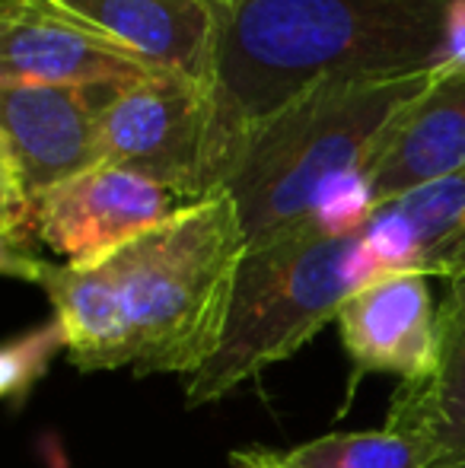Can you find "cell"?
I'll return each mask as SVG.
<instances>
[{"label":"cell","mask_w":465,"mask_h":468,"mask_svg":"<svg viewBox=\"0 0 465 468\" xmlns=\"http://www.w3.org/2000/svg\"><path fill=\"white\" fill-rule=\"evenodd\" d=\"M51 450V456H55V468H64V459H61V452H58V446L55 443H45Z\"/></svg>","instance_id":"d6986e66"},{"label":"cell","mask_w":465,"mask_h":468,"mask_svg":"<svg viewBox=\"0 0 465 468\" xmlns=\"http://www.w3.org/2000/svg\"><path fill=\"white\" fill-rule=\"evenodd\" d=\"M364 239L379 271L456 281L465 271V169L373 210Z\"/></svg>","instance_id":"8fae6325"},{"label":"cell","mask_w":465,"mask_h":468,"mask_svg":"<svg viewBox=\"0 0 465 468\" xmlns=\"http://www.w3.org/2000/svg\"><path fill=\"white\" fill-rule=\"evenodd\" d=\"M440 306H447V309H453V313L465 315V271H462L456 281H449L447 296H443V303H440Z\"/></svg>","instance_id":"ac0fdd59"},{"label":"cell","mask_w":465,"mask_h":468,"mask_svg":"<svg viewBox=\"0 0 465 468\" xmlns=\"http://www.w3.org/2000/svg\"><path fill=\"white\" fill-rule=\"evenodd\" d=\"M211 4H214V6H217V10H220V6H230L233 0H211Z\"/></svg>","instance_id":"ffe728a7"},{"label":"cell","mask_w":465,"mask_h":468,"mask_svg":"<svg viewBox=\"0 0 465 468\" xmlns=\"http://www.w3.org/2000/svg\"><path fill=\"white\" fill-rule=\"evenodd\" d=\"M214 90L175 74L131 83L100 118V163L141 173L192 201L214 195Z\"/></svg>","instance_id":"8992f818"},{"label":"cell","mask_w":465,"mask_h":468,"mask_svg":"<svg viewBox=\"0 0 465 468\" xmlns=\"http://www.w3.org/2000/svg\"><path fill=\"white\" fill-rule=\"evenodd\" d=\"M128 87H0V191L38 197L100 166V118Z\"/></svg>","instance_id":"52a82bcc"},{"label":"cell","mask_w":465,"mask_h":468,"mask_svg":"<svg viewBox=\"0 0 465 468\" xmlns=\"http://www.w3.org/2000/svg\"><path fill=\"white\" fill-rule=\"evenodd\" d=\"M287 452L297 468H428L417 446L396 427L329 433Z\"/></svg>","instance_id":"5bb4252c"},{"label":"cell","mask_w":465,"mask_h":468,"mask_svg":"<svg viewBox=\"0 0 465 468\" xmlns=\"http://www.w3.org/2000/svg\"><path fill=\"white\" fill-rule=\"evenodd\" d=\"M58 351H68V335L58 319H51L48 325L36 328V332L13 338L0 354V395L10 405H23L32 386L48 373L51 357Z\"/></svg>","instance_id":"9a60e30c"},{"label":"cell","mask_w":465,"mask_h":468,"mask_svg":"<svg viewBox=\"0 0 465 468\" xmlns=\"http://www.w3.org/2000/svg\"><path fill=\"white\" fill-rule=\"evenodd\" d=\"M447 70L396 80L319 83L246 141L227 191L248 249L306 227L316 195L344 173H373L405 112Z\"/></svg>","instance_id":"3957f363"},{"label":"cell","mask_w":465,"mask_h":468,"mask_svg":"<svg viewBox=\"0 0 465 468\" xmlns=\"http://www.w3.org/2000/svg\"><path fill=\"white\" fill-rule=\"evenodd\" d=\"M156 70L51 0H4L0 87L141 83Z\"/></svg>","instance_id":"ba28073f"},{"label":"cell","mask_w":465,"mask_h":468,"mask_svg":"<svg viewBox=\"0 0 465 468\" xmlns=\"http://www.w3.org/2000/svg\"><path fill=\"white\" fill-rule=\"evenodd\" d=\"M447 70H465V0H453L447 16Z\"/></svg>","instance_id":"2e32d148"},{"label":"cell","mask_w":465,"mask_h":468,"mask_svg":"<svg viewBox=\"0 0 465 468\" xmlns=\"http://www.w3.org/2000/svg\"><path fill=\"white\" fill-rule=\"evenodd\" d=\"M453 0H233L220 6L214 188L255 128L319 83L447 70Z\"/></svg>","instance_id":"7a4b0ae2"},{"label":"cell","mask_w":465,"mask_h":468,"mask_svg":"<svg viewBox=\"0 0 465 468\" xmlns=\"http://www.w3.org/2000/svg\"><path fill=\"white\" fill-rule=\"evenodd\" d=\"M248 236L230 191L179 210L83 271L38 287L68 335L77 370L195 376L224 345Z\"/></svg>","instance_id":"6da1fadb"},{"label":"cell","mask_w":465,"mask_h":468,"mask_svg":"<svg viewBox=\"0 0 465 468\" xmlns=\"http://www.w3.org/2000/svg\"><path fill=\"white\" fill-rule=\"evenodd\" d=\"M153 68L214 90L220 10L211 0H51Z\"/></svg>","instance_id":"30bf717a"},{"label":"cell","mask_w":465,"mask_h":468,"mask_svg":"<svg viewBox=\"0 0 465 468\" xmlns=\"http://www.w3.org/2000/svg\"><path fill=\"white\" fill-rule=\"evenodd\" d=\"M379 265L364 233L329 236L312 223L246 252L236 278L230 325L217 357L185 379V405L233 395L268 367L310 345Z\"/></svg>","instance_id":"277c9868"},{"label":"cell","mask_w":465,"mask_h":468,"mask_svg":"<svg viewBox=\"0 0 465 468\" xmlns=\"http://www.w3.org/2000/svg\"><path fill=\"white\" fill-rule=\"evenodd\" d=\"M338 332L354 373L424 379L440 357V306L421 271H386L357 287L338 309Z\"/></svg>","instance_id":"9c48e42d"},{"label":"cell","mask_w":465,"mask_h":468,"mask_svg":"<svg viewBox=\"0 0 465 468\" xmlns=\"http://www.w3.org/2000/svg\"><path fill=\"white\" fill-rule=\"evenodd\" d=\"M0 195V265L10 278L36 287L55 271L102 265L137 236L198 204L163 182L109 163L38 197Z\"/></svg>","instance_id":"5b68a950"},{"label":"cell","mask_w":465,"mask_h":468,"mask_svg":"<svg viewBox=\"0 0 465 468\" xmlns=\"http://www.w3.org/2000/svg\"><path fill=\"white\" fill-rule=\"evenodd\" d=\"M233 468H297L291 459V452L265 450V446H248V450L230 452Z\"/></svg>","instance_id":"e0dca14e"},{"label":"cell","mask_w":465,"mask_h":468,"mask_svg":"<svg viewBox=\"0 0 465 468\" xmlns=\"http://www.w3.org/2000/svg\"><path fill=\"white\" fill-rule=\"evenodd\" d=\"M386 427L402 431L428 468H465V315L440 306L437 367L398 386Z\"/></svg>","instance_id":"4fadbf2b"},{"label":"cell","mask_w":465,"mask_h":468,"mask_svg":"<svg viewBox=\"0 0 465 468\" xmlns=\"http://www.w3.org/2000/svg\"><path fill=\"white\" fill-rule=\"evenodd\" d=\"M465 169V70H447L398 122L370 182L376 207Z\"/></svg>","instance_id":"7c38bea8"}]
</instances>
